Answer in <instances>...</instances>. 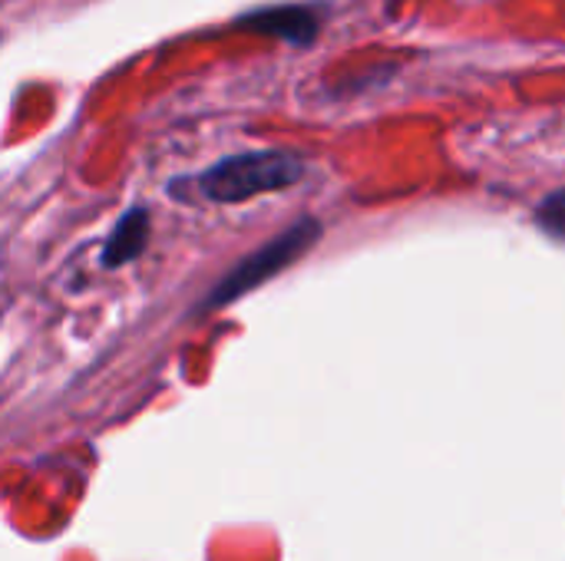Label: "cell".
<instances>
[{"label": "cell", "instance_id": "1", "mask_svg": "<svg viewBox=\"0 0 565 561\" xmlns=\"http://www.w3.org/2000/svg\"><path fill=\"white\" fill-rule=\"evenodd\" d=\"M308 172L305 159L285 149L238 152L199 175V192L218 205H238L268 192H285Z\"/></svg>", "mask_w": 565, "mask_h": 561}, {"label": "cell", "instance_id": "2", "mask_svg": "<svg viewBox=\"0 0 565 561\" xmlns=\"http://www.w3.org/2000/svg\"><path fill=\"white\" fill-rule=\"evenodd\" d=\"M321 241V222L315 218H301L291 228H285L281 235H275L271 241H265L258 251H252L248 258H242L199 304V311H218L228 308L232 301L252 294L255 288L268 284L271 278H278L281 271H288L295 261H301L315 245Z\"/></svg>", "mask_w": 565, "mask_h": 561}, {"label": "cell", "instance_id": "3", "mask_svg": "<svg viewBox=\"0 0 565 561\" xmlns=\"http://www.w3.org/2000/svg\"><path fill=\"white\" fill-rule=\"evenodd\" d=\"M238 30L248 33H265V36H278L285 43L295 46H308L318 40L321 33V17L311 7H298V3H281V7H265V10H252L245 17L235 20Z\"/></svg>", "mask_w": 565, "mask_h": 561}, {"label": "cell", "instance_id": "4", "mask_svg": "<svg viewBox=\"0 0 565 561\" xmlns=\"http://www.w3.org/2000/svg\"><path fill=\"white\" fill-rule=\"evenodd\" d=\"M149 212L146 208H129L116 228L109 231L106 238V248H103V268H119V265H129L136 261L146 245H149Z\"/></svg>", "mask_w": 565, "mask_h": 561}, {"label": "cell", "instance_id": "5", "mask_svg": "<svg viewBox=\"0 0 565 561\" xmlns=\"http://www.w3.org/2000/svg\"><path fill=\"white\" fill-rule=\"evenodd\" d=\"M536 225H540L543 235H550L553 241L565 245V185L563 188H556V192H550V195L540 202V208H536Z\"/></svg>", "mask_w": 565, "mask_h": 561}]
</instances>
